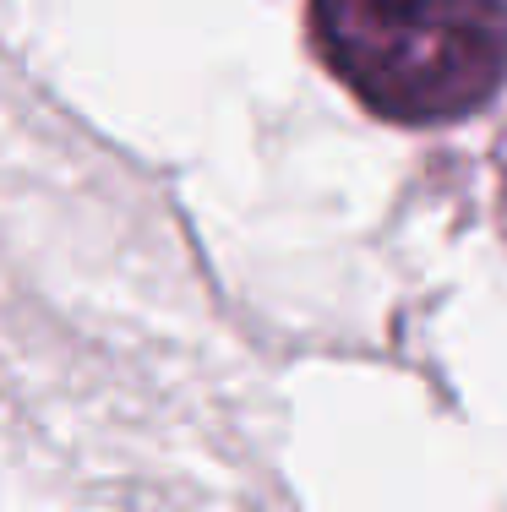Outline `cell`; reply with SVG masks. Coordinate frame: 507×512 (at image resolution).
I'll list each match as a JSON object with an SVG mask.
<instances>
[{
    "mask_svg": "<svg viewBox=\"0 0 507 512\" xmlns=\"http://www.w3.org/2000/svg\"><path fill=\"white\" fill-rule=\"evenodd\" d=\"M333 77L371 115L437 126L507 82V0H311Z\"/></svg>",
    "mask_w": 507,
    "mask_h": 512,
    "instance_id": "1",
    "label": "cell"
}]
</instances>
